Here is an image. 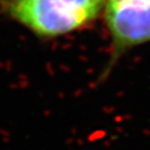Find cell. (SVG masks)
Here are the masks:
<instances>
[{
	"instance_id": "1",
	"label": "cell",
	"mask_w": 150,
	"mask_h": 150,
	"mask_svg": "<svg viewBox=\"0 0 150 150\" xmlns=\"http://www.w3.org/2000/svg\"><path fill=\"white\" fill-rule=\"evenodd\" d=\"M105 0H0L2 15L43 39L62 37L101 16Z\"/></svg>"
},
{
	"instance_id": "2",
	"label": "cell",
	"mask_w": 150,
	"mask_h": 150,
	"mask_svg": "<svg viewBox=\"0 0 150 150\" xmlns=\"http://www.w3.org/2000/svg\"><path fill=\"white\" fill-rule=\"evenodd\" d=\"M102 15L110 37L108 75L123 54L150 41V0H105Z\"/></svg>"
}]
</instances>
